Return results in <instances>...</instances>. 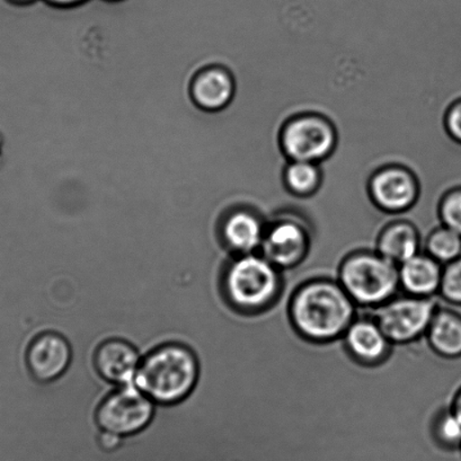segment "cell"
<instances>
[{
	"mask_svg": "<svg viewBox=\"0 0 461 461\" xmlns=\"http://www.w3.org/2000/svg\"><path fill=\"white\" fill-rule=\"evenodd\" d=\"M357 303L339 285L328 279L306 282L294 291L289 320L300 338L315 344L342 339L356 320Z\"/></svg>",
	"mask_w": 461,
	"mask_h": 461,
	"instance_id": "obj_1",
	"label": "cell"
},
{
	"mask_svg": "<svg viewBox=\"0 0 461 461\" xmlns=\"http://www.w3.org/2000/svg\"><path fill=\"white\" fill-rule=\"evenodd\" d=\"M199 378L194 353L181 344H167L152 351L139 366L136 386L152 402L176 404L190 395Z\"/></svg>",
	"mask_w": 461,
	"mask_h": 461,
	"instance_id": "obj_2",
	"label": "cell"
},
{
	"mask_svg": "<svg viewBox=\"0 0 461 461\" xmlns=\"http://www.w3.org/2000/svg\"><path fill=\"white\" fill-rule=\"evenodd\" d=\"M339 282L357 306L377 308L401 288L400 268L378 252L360 250L344 259Z\"/></svg>",
	"mask_w": 461,
	"mask_h": 461,
	"instance_id": "obj_3",
	"label": "cell"
},
{
	"mask_svg": "<svg viewBox=\"0 0 461 461\" xmlns=\"http://www.w3.org/2000/svg\"><path fill=\"white\" fill-rule=\"evenodd\" d=\"M279 268L255 253L240 255L228 267L223 279L226 297L236 310L262 312L280 294Z\"/></svg>",
	"mask_w": 461,
	"mask_h": 461,
	"instance_id": "obj_4",
	"label": "cell"
},
{
	"mask_svg": "<svg viewBox=\"0 0 461 461\" xmlns=\"http://www.w3.org/2000/svg\"><path fill=\"white\" fill-rule=\"evenodd\" d=\"M438 311L433 298L407 294L393 297L375 308L374 319L393 344L405 346L427 335Z\"/></svg>",
	"mask_w": 461,
	"mask_h": 461,
	"instance_id": "obj_5",
	"label": "cell"
},
{
	"mask_svg": "<svg viewBox=\"0 0 461 461\" xmlns=\"http://www.w3.org/2000/svg\"><path fill=\"white\" fill-rule=\"evenodd\" d=\"M337 142L334 125L317 114L295 116L285 124L280 134L285 158L302 162H323L333 154Z\"/></svg>",
	"mask_w": 461,
	"mask_h": 461,
	"instance_id": "obj_6",
	"label": "cell"
},
{
	"mask_svg": "<svg viewBox=\"0 0 461 461\" xmlns=\"http://www.w3.org/2000/svg\"><path fill=\"white\" fill-rule=\"evenodd\" d=\"M152 416L154 405L150 398L130 384L101 402L96 420L103 431L122 438L142 431L151 422Z\"/></svg>",
	"mask_w": 461,
	"mask_h": 461,
	"instance_id": "obj_7",
	"label": "cell"
},
{
	"mask_svg": "<svg viewBox=\"0 0 461 461\" xmlns=\"http://www.w3.org/2000/svg\"><path fill=\"white\" fill-rule=\"evenodd\" d=\"M369 194L380 212L398 214L414 207L420 191L418 180L409 169L389 167L371 177Z\"/></svg>",
	"mask_w": 461,
	"mask_h": 461,
	"instance_id": "obj_8",
	"label": "cell"
},
{
	"mask_svg": "<svg viewBox=\"0 0 461 461\" xmlns=\"http://www.w3.org/2000/svg\"><path fill=\"white\" fill-rule=\"evenodd\" d=\"M261 252L277 268L298 266L310 249L307 228L297 221L282 219L266 230Z\"/></svg>",
	"mask_w": 461,
	"mask_h": 461,
	"instance_id": "obj_9",
	"label": "cell"
},
{
	"mask_svg": "<svg viewBox=\"0 0 461 461\" xmlns=\"http://www.w3.org/2000/svg\"><path fill=\"white\" fill-rule=\"evenodd\" d=\"M26 366L40 383H51L61 377L71 361L70 344L62 335L46 332L35 337L26 350Z\"/></svg>",
	"mask_w": 461,
	"mask_h": 461,
	"instance_id": "obj_10",
	"label": "cell"
},
{
	"mask_svg": "<svg viewBox=\"0 0 461 461\" xmlns=\"http://www.w3.org/2000/svg\"><path fill=\"white\" fill-rule=\"evenodd\" d=\"M344 348L364 366H378L388 360L393 344L373 319H356L343 335Z\"/></svg>",
	"mask_w": 461,
	"mask_h": 461,
	"instance_id": "obj_11",
	"label": "cell"
},
{
	"mask_svg": "<svg viewBox=\"0 0 461 461\" xmlns=\"http://www.w3.org/2000/svg\"><path fill=\"white\" fill-rule=\"evenodd\" d=\"M97 373L107 382L130 384L136 379L139 356L136 348L123 339H109L97 348L95 353Z\"/></svg>",
	"mask_w": 461,
	"mask_h": 461,
	"instance_id": "obj_12",
	"label": "cell"
},
{
	"mask_svg": "<svg viewBox=\"0 0 461 461\" xmlns=\"http://www.w3.org/2000/svg\"><path fill=\"white\" fill-rule=\"evenodd\" d=\"M400 285L407 294L431 298L440 290L442 264L419 253L400 267Z\"/></svg>",
	"mask_w": 461,
	"mask_h": 461,
	"instance_id": "obj_13",
	"label": "cell"
},
{
	"mask_svg": "<svg viewBox=\"0 0 461 461\" xmlns=\"http://www.w3.org/2000/svg\"><path fill=\"white\" fill-rule=\"evenodd\" d=\"M420 249L418 227L405 219L388 223L378 236L377 252L398 267L418 255Z\"/></svg>",
	"mask_w": 461,
	"mask_h": 461,
	"instance_id": "obj_14",
	"label": "cell"
},
{
	"mask_svg": "<svg viewBox=\"0 0 461 461\" xmlns=\"http://www.w3.org/2000/svg\"><path fill=\"white\" fill-rule=\"evenodd\" d=\"M427 341L433 353L447 360L461 357V315L446 308H438L428 330Z\"/></svg>",
	"mask_w": 461,
	"mask_h": 461,
	"instance_id": "obj_15",
	"label": "cell"
},
{
	"mask_svg": "<svg viewBox=\"0 0 461 461\" xmlns=\"http://www.w3.org/2000/svg\"><path fill=\"white\" fill-rule=\"evenodd\" d=\"M266 230L261 219L253 213L240 212L227 219L222 234L232 252L246 255L261 249Z\"/></svg>",
	"mask_w": 461,
	"mask_h": 461,
	"instance_id": "obj_16",
	"label": "cell"
},
{
	"mask_svg": "<svg viewBox=\"0 0 461 461\" xmlns=\"http://www.w3.org/2000/svg\"><path fill=\"white\" fill-rule=\"evenodd\" d=\"M194 94L196 102L204 109L219 110L230 102L234 95V84L223 71L212 70L196 80Z\"/></svg>",
	"mask_w": 461,
	"mask_h": 461,
	"instance_id": "obj_17",
	"label": "cell"
},
{
	"mask_svg": "<svg viewBox=\"0 0 461 461\" xmlns=\"http://www.w3.org/2000/svg\"><path fill=\"white\" fill-rule=\"evenodd\" d=\"M285 185L291 194L298 196L314 194L321 183L320 165L302 160H291L284 173Z\"/></svg>",
	"mask_w": 461,
	"mask_h": 461,
	"instance_id": "obj_18",
	"label": "cell"
},
{
	"mask_svg": "<svg viewBox=\"0 0 461 461\" xmlns=\"http://www.w3.org/2000/svg\"><path fill=\"white\" fill-rule=\"evenodd\" d=\"M425 248L429 257L446 266L461 258V235L443 225L434 228L427 237Z\"/></svg>",
	"mask_w": 461,
	"mask_h": 461,
	"instance_id": "obj_19",
	"label": "cell"
},
{
	"mask_svg": "<svg viewBox=\"0 0 461 461\" xmlns=\"http://www.w3.org/2000/svg\"><path fill=\"white\" fill-rule=\"evenodd\" d=\"M434 438L443 447H461V418L451 407L442 410L434 419Z\"/></svg>",
	"mask_w": 461,
	"mask_h": 461,
	"instance_id": "obj_20",
	"label": "cell"
},
{
	"mask_svg": "<svg viewBox=\"0 0 461 461\" xmlns=\"http://www.w3.org/2000/svg\"><path fill=\"white\" fill-rule=\"evenodd\" d=\"M438 293L446 302L461 306V258L443 266Z\"/></svg>",
	"mask_w": 461,
	"mask_h": 461,
	"instance_id": "obj_21",
	"label": "cell"
},
{
	"mask_svg": "<svg viewBox=\"0 0 461 461\" xmlns=\"http://www.w3.org/2000/svg\"><path fill=\"white\" fill-rule=\"evenodd\" d=\"M438 219L443 226L461 235V191L451 192L442 199Z\"/></svg>",
	"mask_w": 461,
	"mask_h": 461,
	"instance_id": "obj_22",
	"label": "cell"
},
{
	"mask_svg": "<svg viewBox=\"0 0 461 461\" xmlns=\"http://www.w3.org/2000/svg\"><path fill=\"white\" fill-rule=\"evenodd\" d=\"M445 123L451 137L461 142V102L456 103L447 111Z\"/></svg>",
	"mask_w": 461,
	"mask_h": 461,
	"instance_id": "obj_23",
	"label": "cell"
},
{
	"mask_svg": "<svg viewBox=\"0 0 461 461\" xmlns=\"http://www.w3.org/2000/svg\"><path fill=\"white\" fill-rule=\"evenodd\" d=\"M121 437L116 434L103 431L100 438V445L103 449L107 451L115 450L120 446Z\"/></svg>",
	"mask_w": 461,
	"mask_h": 461,
	"instance_id": "obj_24",
	"label": "cell"
},
{
	"mask_svg": "<svg viewBox=\"0 0 461 461\" xmlns=\"http://www.w3.org/2000/svg\"><path fill=\"white\" fill-rule=\"evenodd\" d=\"M450 407L461 418V387L458 389V391H456L454 398H452Z\"/></svg>",
	"mask_w": 461,
	"mask_h": 461,
	"instance_id": "obj_25",
	"label": "cell"
},
{
	"mask_svg": "<svg viewBox=\"0 0 461 461\" xmlns=\"http://www.w3.org/2000/svg\"><path fill=\"white\" fill-rule=\"evenodd\" d=\"M53 4H57V5H70V4H75L80 2V0H49Z\"/></svg>",
	"mask_w": 461,
	"mask_h": 461,
	"instance_id": "obj_26",
	"label": "cell"
},
{
	"mask_svg": "<svg viewBox=\"0 0 461 461\" xmlns=\"http://www.w3.org/2000/svg\"><path fill=\"white\" fill-rule=\"evenodd\" d=\"M16 2H29V0H16Z\"/></svg>",
	"mask_w": 461,
	"mask_h": 461,
	"instance_id": "obj_27",
	"label": "cell"
},
{
	"mask_svg": "<svg viewBox=\"0 0 461 461\" xmlns=\"http://www.w3.org/2000/svg\"><path fill=\"white\" fill-rule=\"evenodd\" d=\"M460 450H461V447H460Z\"/></svg>",
	"mask_w": 461,
	"mask_h": 461,
	"instance_id": "obj_28",
	"label": "cell"
}]
</instances>
